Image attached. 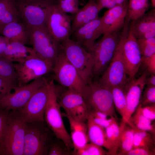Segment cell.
<instances>
[{
    "label": "cell",
    "instance_id": "12",
    "mask_svg": "<svg viewBox=\"0 0 155 155\" xmlns=\"http://www.w3.org/2000/svg\"><path fill=\"white\" fill-rule=\"evenodd\" d=\"M45 84L44 78H40L30 83L22 86H16L11 92L0 100V107L9 111L19 110L27 103L34 92Z\"/></svg>",
    "mask_w": 155,
    "mask_h": 155
},
{
    "label": "cell",
    "instance_id": "39",
    "mask_svg": "<svg viewBox=\"0 0 155 155\" xmlns=\"http://www.w3.org/2000/svg\"><path fill=\"white\" fill-rule=\"evenodd\" d=\"M10 111L0 107V144L7 128Z\"/></svg>",
    "mask_w": 155,
    "mask_h": 155
},
{
    "label": "cell",
    "instance_id": "2",
    "mask_svg": "<svg viewBox=\"0 0 155 155\" xmlns=\"http://www.w3.org/2000/svg\"><path fill=\"white\" fill-rule=\"evenodd\" d=\"M26 122L18 110L11 111L0 144V155H23Z\"/></svg>",
    "mask_w": 155,
    "mask_h": 155
},
{
    "label": "cell",
    "instance_id": "36",
    "mask_svg": "<svg viewBox=\"0 0 155 155\" xmlns=\"http://www.w3.org/2000/svg\"><path fill=\"white\" fill-rule=\"evenodd\" d=\"M54 2L61 10L67 13L74 15L79 9V0H57Z\"/></svg>",
    "mask_w": 155,
    "mask_h": 155
},
{
    "label": "cell",
    "instance_id": "15",
    "mask_svg": "<svg viewBox=\"0 0 155 155\" xmlns=\"http://www.w3.org/2000/svg\"><path fill=\"white\" fill-rule=\"evenodd\" d=\"M48 98V90L45 84L38 89L25 105L18 110L26 123L44 122V115Z\"/></svg>",
    "mask_w": 155,
    "mask_h": 155
},
{
    "label": "cell",
    "instance_id": "49",
    "mask_svg": "<svg viewBox=\"0 0 155 155\" xmlns=\"http://www.w3.org/2000/svg\"><path fill=\"white\" fill-rule=\"evenodd\" d=\"M16 2H28L35 0H15Z\"/></svg>",
    "mask_w": 155,
    "mask_h": 155
},
{
    "label": "cell",
    "instance_id": "34",
    "mask_svg": "<svg viewBox=\"0 0 155 155\" xmlns=\"http://www.w3.org/2000/svg\"><path fill=\"white\" fill-rule=\"evenodd\" d=\"M137 42L142 57H148L155 54V37L137 39Z\"/></svg>",
    "mask_w": 155,
    "mask_h": 155
},
{
    "label": "cell",
    "instance_id": "44",
    "mask_svg": "<svg viewBox=\"0 0 155 155\" xmlns=\"http://www.w3.org/2000/svg\"><path fill=\"white\" fill-rule=\"evenodd\" d=\"M155 151L142 148H133L125 155H155Z\"/></svg>",
    "mask_w": 155,
    "mask_h": 155
},
{
    "label": "cell",
    "instance_id": "27",
    "mask_svg": "<svg viewBox=\"0 0 155 155\" xmlns=\"http://www.w3.org/2000/svg\"><path fill=\"white\" fill-rule=\"evenodd\" d=\"M142 107L140 103L127 123L131 127L148 131L155 136V124H152V121L143 115L141 111Z\"/></svg>",
    "mask_w": 155,
    "mask_h": 155
},
{
    "label": "cell",
    "instance_id": "3",
    "mask_svg": "<svg viewBox=\"0 0 155 155\" xmlns=\"http://www.w3.org/2000/svg\"><path fill=\"white\" fill-rule=\"evenodd\" d=\"M54 136L44 122L26 123L23 155H48Z\"/></svg>",
    "mask_w": 155,
    "mask_h": 155
},
{
    "label": "cell",
    "instance_id": "41",
    "mask_svg": "<svg viewBox=\"0 0 155 155\" xmlns=\"http://www.w3.org/2000/svg\"><path fill=\"white\" fill-rule=\"evenodd\" d=\"M142 62L150 74H155V54L148 57H142Z\"/></svg>",
    "mask_w": 155,
    "mask_h": 155
},
{
    "label": "cell",
    "instance_id": "24",
    "mask_svg": "<svg viewBox=\"0 0 155 155\" xmlns=\"http://www.w3.org/2000/svg\"><path fill=\"white\" fill-rule=\"evenodd\" d=\"M129 28L137 39L140 38L147 31L155 29V8L129 22Z\"/></svg>",
    "mask_w": 155,
    "mask_h": 155
},
{
    "label": "cell",
    "instance_id": "32",
    "mask_svg": "<svg viewBox=\"0 0 155 155\" xmlns=\"http://www.w3.org/2000/svg\"><path fill=\"white\" fill-rule=\"evenodd\" d=\"M115 107L124 120L126 110L125 93L124 88L115 86L111 88Z\"/></svg>",
    "mask_w": 155,
    "mask_h": 155
},
{
    "label": "cell",
    "instance_id": "38",
    "mask_svg": "<svg viewBox=\"0 0 155 155\" xmlns=\"http://www.w3.org/2000/svg\"><path fill=\"white\" fill-rule=\"evenodd\" d=\"M64 144L62 145L60 142L55 139L49 148V155H68L71 154Z\"/></svg>",
    "mask_w": 155,
    "mask_h": 155
},
{
    "label": "cell",
    "instance_id": "19",
    "mask_svg": "<svg viewBox=\"0 0 155 155\" xmlns=\"http://www.w3.org/2000/svg\"><path fill=\"white\" fill-rule=\"evenodd\" d=\"M128 1L116 4L101 17L103 35L119 31L123 27L127 15Z\"/></svg>",
    "mask_w": 155,
    "mask_h": 155
},
{
    "label": "cell",
    "instance_id": "48",
    "mask_svg": "<svg viewBox=\"0 0 155 155\" xmlns=\"http://www.w3.org/2000/svg\"><path fill=\"white\" fill-rule=\"evenodd\" d=\"M116 4H122L126 1L127 0H114Z\"/></svg>",
    "mask_w": 155,
    "mask_h": 155
},
{
    "label": "cell",
    "instance_id": "43",
    "mask_svg": "<svg viewBox=\"0 0 155 155\" xmlns=\"http://www.w3.org/2000/svg\"><path fill=\"white\" fill-rule=\"evenodd\" d=\"M91 117L94 121L96 123L104 129L108 127L113 123L117 121V119L113 117H110L109 119H105L94 118L92 117Z\"/></svg>",
    "mask_w": 155,
    "mask_h": 155
},
{
    "label": "cell",
    "instance_id": "46",
    "mask_svg": "<svg viewBox=\"0 0 155 155\" xmlns=\"http://www.w3.org/2000/svg\"><path fill=\"white\" fill-rule=\"evenodd\" d=\"M9 42V39L0 34V56L3 53Z\"/></svg>",
    "mask_w": 155,
    "mask_h": 155
},
{
    "label": "cell",
    "instance_id": "50",
    "mask_svg": "<svg viewBox=\"0 0 155 155\" xmlns=\"http://www.w3.org/2000/svg\"><path fill=\"white\" fill-rule=\"evenodd\" d=\"M151 5L153 8L155 7V0H151Z\"/></svg>",
    "mask_w": 155,
    "mask_h": 155
},
{
    "label": "cell",
    "instance_id": "5",
    "mask_svg": "<svg viewBox=\"0 0 155 155\" xmlns=\"http://www.w3.org/2000/svg\"><path fill=\"white\" fill-rule=\"evenodd\" d=\"M122 28L113 57L98 81L100 84L110 88H124L130 80L127 77L122 53L123 43L129 30L128 25L125 24Z\"/></svg>",
    "mask_w": 155,
    "mask_h": 155
},
{
    "label": "cell",
    "instance_id": "25",
    "mask_svg": "<svg viewBox=\"0 0 155 155\" xmlns=\"http://www.w3.org/2000/svg\"><path fill=\"white\" fill-rule=\"evenodd\" d=\"M20 20L15 0H0V29L9 23Z\"/></svg>",
    "mask_w": 155,
    "mask_h": 155
},
{
    "label": "cell",
    "instance_id": "7",
    "mask_svg": "<svg viewBox=\"0 0 155 155\" xmlns=\"http://www.w3.org/2000/svg\"><path fill=\"white\" fill-rule=\"evenodd\" d=\"M119 31L103 34L89 52L94 62L93 77L102 75L111 61L119 41Z\"/></svg>",
    "mask_w": 155,
    "mask_h": 155
},
{
    "label": "cell",
    "instance_id": "17",
    "mask_svg": "<svg viewBox=\"0 0 155 155\" xmlns=\"http://www.w3.org/2000/svg\"><path fill=\"white\" fill-rule=\"evenodd\" d=\"M146 72L137 78L129 80L124 87L126 101V110L124 121L127 123L140 103L147 77Z\"/></svg>",
    "mask_w": 155,
    "mask_h": 155
},
{
    "label": "cell",
    "instance_id": "26",
    "mask_svg": "<svg viewBox=\"0 0 155 155\" xmlns=\"http://www.w3.org/2000/svg\"><path fill=\"white\" fill-rule=\"evenodd\" d=\"M87 121L89 141L108 150L105 129L96 123L90 115Z\"/></svg>",
    "mask_w": 155,
    "mask_h": 155
},
{
    "label": "cell",
    "instance_id": "20",
    "mask_svg": "<svg viewBox=\"0 0 155 155\" xmlns=\"http://www.w3.org/2000/svg\"><path fill=\"white\" fill-rule=\"evenodd\" d=\"M100 11L97 0H88L85 5L74 15L71 24V34L85 24L98 18Z\"/></svg>",
    "mask_w": 155,
    "mask_h": 155
},
{
    "label": "cell",
    "instance_id": "33",
    "mask_svg": "<svg viewBox=\"0 0 155 155\" xmlns=\"http://www.w3.org/2000/svg\"><path fill=\"white\" fill-rule=\"evenodd\" d=\"M0 78L17 84L16 74L14 63L11 61L2 57H0Z\"/></svg>",
    "mask_w": 155,
    "mask_h": 155
},
{
    "label": "cell",
    "instance_id": "22",
    "mask_svg": "<svg viewBox=\"0 0 155 155\" xmlns=\"http://www.w3.org/2000/svg\"><path fill=\"white\" fill-rule=\"evenodd\" d=\"M64 115L70 125V135L73 147L72 152L82 148L89 142L87 125L85 122L77 120L66 113Z\"/></svg>",
    "mask_w": 155,
    "mask_h": 155
},
{
    "label": "cell",
    "instance_id": "6",
    "mask_svg": "<svg viewBox=\"0 0 155 155\" xmlns=\"http://www.w3.org/2000/svg\"><path fill=\"white\" fill-rule=\"evenodd\" d=\"M53 80L67 88L72 89L84 96L87 84L74 67L66 58L61 49L55 63L53 71Z\"/></svg>",
    "mask_w": 155,
    "mask_h": 155
},
{
    "label": "cell",
    "instance_id": "4",
    "mask_svg": "<svg viewBox=\"0 0 155 155\" xmlns=\"http://www.w3.org/2000/svg\"><path fill=\"white\" fill-rule=\"evenodd\" d=\"M61 49L67 60L74 67L85 83L92 82L94 62L90 53L78 42L69 37L60 43Z\"/></svg>",
    "mask_w": 155,
    "mask_h": 155
},
{
    "label": "cell",
    "instance_id": "23",
    "mask_svg": "<svg viewBox=\"0 0 155 155\" xmlns=\"http://www.w3.org/2000/svg\"><path fill=\"white\" fill-rule=\"evenodd\" d=\"M36 55L32 48L16 42H10L0 56L12 62H22Z\"/></svg>",
    "mask_w": 155,
    "mask_h": 155
},
{
    "label": "cell",
    "instance_id": "11",
    "mask_svg": "<svg viewBox=\"0 0 155 155\" xmlns=\"http://www.w3.org/2000/svg\"><path fill=\"white\" fill-rule=\"evenodd\" d=\"M17 86H22L30 81L53 71L54 65L37 55L22 62L14 63Z\"/></svg>",
    "mask_w": 155,
    "mask_h": 155
},
{
    "label": "cell",
    "instance_id": "42",
    "mask_svg": "<svg viewBox=\"0 0 155 155\" xmlns=\"http://www.w3.org/2000/svg\"><path fill=\"white\" fill-rule=\"evenodd\" d=\"M142 113L143 115L150 120L152 121L155 119V104L144 106H142Z\"/></svg>",
    "mask_w": 155,
    "mask_h": 155
},
{
    "label": "cell",
    "instance_id": "21",
    "mask_svg": "<svg viewBox=\"0 0 155 155\" xmlns=\"http://www.w3.org/2000/svg\"><path fill=\"white\" fill-rule=\"evenodd\" d=\"M0 34L9 39L10 42H16L26 44L29 43L28 27L21 20L4 25L0 29Z\"/></svg>",
    "mask_w": 155,
    "mask_h": 155
},
{
    "label": "cell",
    "instance_id": "9",
    "mask_svg": "<svg viewBox=\"0 0 155 155\" xmlns=\"http://www.w3.org/2000/svg\"><path fill=\"white\" fill-rule=\"evenodd\" d=\"M28 27L29 43L36 54L54 65L61 50L60 43L54 38L45 27Z\"/></svg>",
    "mask_w": 155,
    "mask_h": 155
},
{
    "label": "cell",
    "instance_id": "1",
    "mask_svg": "<svg viewBox=\"0 0 155 155\" xmlns=\"http://www.w3.org/2000/svg\"><path fill=\"white\" fill-rule=\"evenodd\" d=\"M48 90V98L44 115V121L54 133L70 151L73 148L70 135L64 125L58 100L59 90L55 85L54 80L44 78Z\"/></svg>",
    "mask_w": 155,
    "mask_h": 155
},
{
    "label": "cell",
    "instance_id": "45",
    "mask_svg": "<svg viewBox=\"0 0 155 155\" xmlns=\"http://www.w3.org/2000/svg\"><path fill=\"white\" fill-rule=\"evenodd\" d=\"M97 2L100 10L105 7L110 9L116 5L114 0H97Z\"/></svg>",
    "mask_w": 155,
    "mask_h": 155
},
{
    "label": "cell",
    "instance_id": "14",
    "mask_svg": "<svg viewBox=\"0 0 155 155\" xmlns=\"http://www.w3.org/2000/svg\"><path fill=\"white\" fill-rule=\"evenodd\" d=\"M74 15H69L61 10L54 2L45 27L54 38L61 43L69 37Z\"/></svg>",
    "mask_w": 155,
    "mask_h": 155
},
{
    "label": "cell",
    "instance_id": "18",
    "mask_svg": "<svg viewBox=\"0 0 155 155\" xmlns=\"http://www.w3.org/2000/svg\"><path fill=\"white\" fill-rule=\"evenodd\" d=\"M101 22V17H98L80 27L71 34L73 40L79 43L89 52L95 40L103 34Z\"/></svg>",
    "mask_w": 155,
    "mask_h": 155
},
{
    "label": "cell",
    "instance_id": "31",
    "mask_svg": "<svg viewBox=\"0 0 155 155\" xmlns=\"http://www.w3.org/2000/svg\"><path fill=\"white\" fill-rule=\"evenodd\" d=\"M149 6L148 0H129L127 18L130 21L136 20L146 13Z\"/></svg>",
    "mask_w": 155,
    "mask_h": 155
},
{
    "label": "cell",
    "instance_id": "10",
    "mask_svg": "<svg viewBox=\"0 0 155 155\" xmlns=\"http://www.w3.org/2000/svg\"><path fill=\"white\" fill-rule=\"evenodd\" d=\"M84 97L90 111H98L117 119L111 88L92 81L88 84Z\"/></svg>",
    "mask_w": 155,
    "mask_h": 155
},
{
    "label": "cell",
    "instance_id": "51",
    "mask_svg": "<svg viewBox=\"0 0 155 155\" xmlns=\"http://www.w3.org/2000/svg\"><path fill=\"white\" fill-rule=\"evenodd\" d=\"M51 0V1H53V2H54L55 1H56L57 0Z\"/></svg>",
    "mask_w": 155,
    "mask_h": 155
},
{
    "label": "cell",
    "instance_id": "8",
    "mask_svg": "<svg viewBox=\"0 0 155 155\" xmlns=\"http://www.w3.org/2000/svg\"><path fill=\"white\" fill-rule=\"evenodd\" d=\"M54 3L50 0H35L16 5L21 20L29 27L37 28L45 27Z\"/></svg>",
    "mask_w": 155,
    "mask_h": 155
},
{
    "label": "cell",
    "instance_id": "16",
    "mask_svg": "<svg viewBox=\"0 0 155 155\" xmlns=\"http://www.w3.org/2000/svg\"><path fill=\"white\" fill-rule=\"evenodd\" d=\"M122 53L127 74L130 80L133 79L142 63V56L137 39L129 28L123 43Z\"/></svg>",
    "mask_w": 155,
    "mask_h": 155
},
{
    "label": "cell",
    "instance_id": "37",
    "mask_svg": "<svg viewBox=\"0 0 155 155\" xmlns=\"http://www.w3.org/2000/svg\"><path fill=\"white\" fill-rule=\"evenodd\" d=\"M143 92L140 102L142 106L155 104V86L147 85Z\"/></svg>",
    "mask_w": 155,
    "mask_h": 155
},
{
    "label": "cell",
    "instance_id": "29",
    "mask_svg": "<svg viewBox=\"0 0 155 155\" xmlns=\"http://www.w3.org/2000/svg\"><path fill=\"white\" fill-rule=\"evenodd\" d=\"M119 151L117 155H125L133 148L134 131L126 122L122 121Z\"/></svg>",
    "mask_w": 155,
    "mask_h": 155
},
{
    "label": "cell",
    "instance_id": "40",
    "mask_svg": "<svg viewBox=\"0 0 155 155\" xmlns=\"http://www.w3.org/2000/svg\"><path fill=\"white\" fill-rule=\"evenodd\" d=\"M16 86V83L0 78V100Z\"/></svg>",
    "mask_w": 155,
    "mask_h": 155
},
{
    "label": "cell",
    "instance_id": "13",
    "mask_svg": "<svg viewBox=\"0 0 155 155\" xmlns=\"http://www.w3.org/2000/svg\"><path fill=\"white\" fill-rule=\"evenodd\" d=\"M58 100L60 106L65 113L75 120L82 122L87 121L90 111L83 96L77 92L67 88L59 92Z\"/></svg>",
    "mask_w": 155,
    "mask_h": 155
},
{
    "label": "cell",
    "instance_id": "47",
    "mask_svg": "<svg viewBox=\"0 0 155 155\" xmlns=\"http://www.w3.org/2000/svg\"><path fill=\"white\" fill-rule=\"evenodd\" d=\"M146 85L155 86V74H151L149 77H147Z\"/></svg>",
    "mask_w": 155,
    "mask_h": 155
},
{
    "label": "cell",
    "instance_id": "30",
    "mask_svg": "<svg viewBox=\"0 0 155 155\" xmlns=\"http://www.w3.org/2000/svg\"><path fill=\"white\" fill-rule=\"evenodd\" d=\"M132 128L134 131L133 148H142L155 151V136L148 131Z\"/></svg>",
    "mask_w": 155,
    "mask_h": 155
},
{
    "label": "cell",
    "instance_id": "35",
    "mask_svg": "<svg viewBox=\"0 0 155 155\" xmlns=\"http://www.w3.org/2000/svg\"><path fill=\"white\" fill-rule=\"evenodd\" d=\"M75 155H108V151L103 147L94 144L87 143L83 147L72 152Z\"/></svg>",
    "mask_w": 155,
    "mask_h": 155
},
{
    "label": "cell",
    "instance_id": "28",
    "mask_svg": "<svg viewBox=\"0 0 155 155\" xmlns=\"http://www.w3.org/2000/svg\"><path fill=\"white\" fill-rule=\"evenodd\" d=\"M108 155H117L120 142L121 127L117 121L105 129Z\"/></svg>",
    "mask_w": 155,
    "mask_h": 155
}]
</instances>
